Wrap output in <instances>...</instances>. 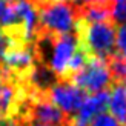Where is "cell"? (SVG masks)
Returning <instances> with one entry per match:
<instances>
[{
    "instance_id": "cell-6",
    "label": "cell",
    "mask_w": 126,
    "mask_h": 126,
    "mask_svg": "<svg viewBox=\"0 0 126 126\" xmlns=\"http://www.w3.org/2000/svg\"><path fill=\"white\" fill-rule=\"evenodd\" d=\"M108 109L120 123L126 122V89L123 83H112L109 88Z\"/></svg>"
},
{
    "instance_id": "cell-12",
    "label": "cell",
    "mask_w": 126,
    "mask_h": 126,
    "mask_svg": "<svg viewBox=\"0 0 126 126\" xmlns=\"http://www.w3.org/2000/svg\"><path fill=\"white\" fill-rule=\"evenodd\" d=\"M5 81H6V75H5V71H3L2 63H0V91H2V86H3Z\"/></svg>"
},
{
    "instance_id": "cell-17",
    "label": "cell",
    "mask_w": 126,
    "mask_h": 126,
    "mask_svg": "<svg viewBox=\"0 0 126 126\" xmlns=\"http://www.w3.org/2000/svg\"><path fill=\"white\" fill-rule=\"evenodd\" d=\"M0 117H2V109H0Z\"/></svg>"
},
{
    "instance_id": "cell-13",
    "label": "cell",
    "mask_w": 126,
    "mask_h": 126,
    "mask_svg": "<svg viewBox=\"0 0 126 126\" xmlns=\"http://www.w3.org/2000/svg\"><path fill=\"white\" fill-rule=\"evenodd\" d=\"M5 48H6V40L0 42V63H2V57H3V52H5Z\"/></svg>"
},
{
    "instance_id": "cell-1",
    "label": "cell",
    "mask_w": 126,
    "mask_h": 126,
    "mask_svg": "<svg viewBox=\"0 0 126 126\" xmlns=\"http://www.w3.org/2000/svg\"><path fill=\"white\" fill-rule=\"evenodd\" d=\"M75 37L79 42V48L92 57L108 60L117 51V31L114 20L86 22L77 18Z\"/></svg>"
},
{
    "instance_id": "cell-11",
    "label": "cell",
    "mask_w": 126,
    "mask_h": 126,
    "mask_svg": "<svg viewBox=\"0 0 126 126\" xmlns=\"http://www.w3.org/2000/svg\"><path fill=\"white\" fill-rule=\"evenodd\" d=\"M0 126H20L17 123V120L11 115H5V117H0Z\"/></svg>"
},
{
    "instance_id": "cell-8",
    "label": "cell",
    "mask_w": 126,
    "mask_h": 126,
    "mask_svg": "<svg viewBox=\"0 0 126 126\" xmlns=\"http://www.w3.org/2000/svg\"><path fill=\"white\" fill-rule=\"evenodd\" d=\"M112 20L115 23H126V0H112Z\"/></svg>"
},
{
    "instance_id": "cell-10",
    "label": "cell",
    "mask_w": 126,
    "mask_h": 126,
    "mask_svg": "<svg viewBox=\"0 0 126 126\" xmlns=\"http://www.w3.org/2000/svg\"><path fill=\"white\" fill-rule=\"evenodd\" d=\"M115 46H117V52L126 59V23H123L122 26L118 28V31H117Z\"/></svg>"
},
{
    "instance_id": "cell-19",
    "label": "cell",
    "mask_w": 126,
    "mask_h": 126,
    "mask_svg": "<svg viewBox=\"0 0 126 126\" xmlns=\"http://www.w3.org/2000/svg\"><path fill=\"white\" fill-rule=\"evenodd\" d=\"M69 126H71V125H69Z\"/></svg>"
},
{
    "instance_id": "cell-9",
    "label": "cell",
    "mask_w": 126,
    "mask_h": 126,
    "mask_svg": "<svg viewBox=\"0 0 126 126\" xmlns=\"http://www.w3.org/2000/svg\"><path fill=\"white\" fill-rule=\"evenodd\" d=\"M89 126H122L120 122L108 112H100L92 118V122L89 123Z\"/></svg>"
},
{
    "instance_id": "cell-16",
    "label": "cell",
    "mask_w": 126,
    "mask_h": 126,
    "mask_svg": "<svg viewBox=\"0 0 126 126\" xmlns=\"http://www.w3.org/2000/svg\"><path fill=\"white\" fill-rule=\"evenodd\" d=\"M123 85H125V89H126V80H125V83H123Z\"/></svg>"
},
{
    "instance_id": "cell-15",
    "label": "cell",
    "mask_w": 126,
    "mask_h": 126,
    "mask_svg": "<svg viewBox=\"0 0 126 126\" xmlns=\"http://www.w3.org/2000/svg\"><path fill=\"white\" fill-rule=\"evenodd\" d=\"M3 40L6 39H5V32H3V26H0V42H3Z\"/></svg>"
},
{
    "instance_id": "cell-3",
    "label": "cell",
    "mask_w": 126,
    "mask_h": 126,
    "mask_svg": "<svg viewBox=\"0 0 126 126\" xmlns=\"http://www.w3.org/2000/svg\"><path fill=\"white\" fill-rule=\"evenodd\" d=\"M69 81L85 89L88 94L109 89L114 83L106 60L100 57H92V55H88V60L83 68L75 72L69 79Z\"/></svg>"
},
{
    "instance_id": "cell-4",
    "label": "cell",
    "mask_w": 126,
    "mask_h": 126,
    "mask_svg": "<svg viewBox=\"0 0 126 126\" xmlns=\"http://www.w3.org/2000/svg\"><path fill=\"white\" fill-rule=\"evenodd\" d=\"M48 95L62 111L72 117L88 97V92L69 80H59L48 91Z\"/></svg>"
},
{
    "instance_id": "cell-18",
    "label": "cell",
    "mask_w": 126,
    "mask_h": 126,
    "mask_svg": "<svg viewBox=\"0 0 126 126\" xmlns=\"http://www.w3.org/2000/svg\"><path fill=\"white\" fill-rule=\"evenodd\" d=\"M125 126H126V122H125Z\"/></svg>"
},
{
    "instance_id": "cell-14",
    "label": "cell",
    "mask_w": 126,
    "mask_h": 126,
    "mask_svg": "<svg viewBox=\"0 0 126 126\" xmlns=\"http://www.w3.org/2000/svg\"><path fill=\"white\" fill-rule=\"evenodd\" d=\"M91 2H97V0H74V3L77 6H81V5H86V3H91Z\"/></svg>"
},
{
    "instance_id": "cell-7",
    "label": "cell",
    "mask_w": 126,
    "mask_h": 126,
    "mask_svg": "<svg viewBox=\"0 0 126 126\" xmlns=\"http://www.w3.org/2000/svg\"><path fill=\"white\" fill-rule=\"evenodd\" d=\"M106 63L109 66L114 83H125V80H126V59L115 51L106 60Z\"/></svg>"
},
{
    "instance_id": "cell-2",
    "label": "cell",
    "mask_w": 126,
    "mask_h": 126,
    "mask_svg": "<svg viewBox=\"0 0 126 126\" xmlns=\"http://www.w3.org/2000/svg\"><path fill=\"white\" fill-rule=\"evenodd\" d=\"M39 9V31L54 35L69 34L75 29L79 18L77 6L68 2H52L42 3L37 6ZM37 31V32H39Z\"/></svg>"
},
{
    "instance_id": "cell-5",
    "label": "cell",
    "mask_w": 126,
    "mask_h": 126,
    "mask_svg": "<svg viewBox=\"0 0 126 126\" xmlns=\"http://www.w3.org/2000/svg\"><path fill=\"white\" fill-rule=\"evenodd\" d=\"M108 103H109V89L88 95L79 108V111L71 117V126H89L92 118L97 114L108 109Z\"/></svg>"
}]
</instances>
